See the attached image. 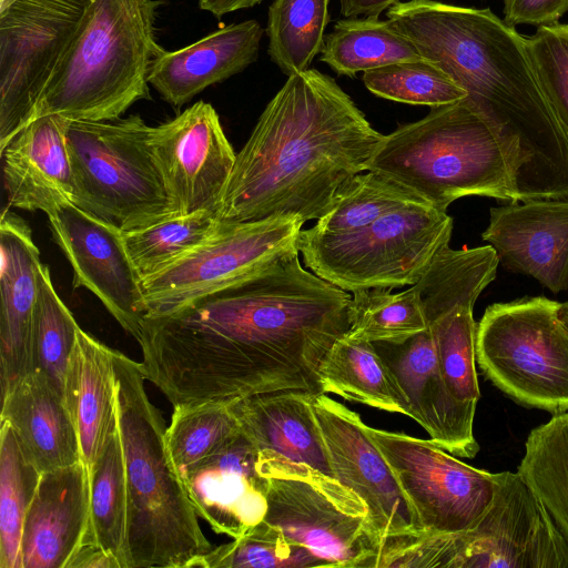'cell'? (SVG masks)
<instances>
[{
	"instance_id": "40",
	"label": "cell",
	"mask_w": 568,
	"mask_h": 568,
	"mask_svg": "<svg viewBox=\"0 0 568 568\" xmlns=\"http://www.w3.org/2000/svg\"><path fill=\"white\" fill-rule=\"evenodd\" d=\"M363 82L373 94L407 104L430 108L464 100L467 93L432 62L403 61L363 73Z\"/></svg>"
},
{
	"instance_id": "25",
	"label": "cell",
	"mask_w": 568,
	"mask_h": 568,
	"mask_svg": "<svg viewBox=\"0 0 568 568\" xmlns=\"http://www.w3.org/2000/svg\"><path fill=\"white\" fill-rule=\"evenodd\" d=\"M264 32L256 20H246L180 50H163L153 59L148 81L168 103L181 108L207 87L255 62Z\"/></svg>"
},
{
	"instance_id": "4",
	"label": "cell",
	"mask_w": 568,
	"mask_h": 568,
	"mask_svg": "<svg viewBox=\"0 0 568 568\" xmlns=\"http://www.w3.org/2000/svg\"><path fill=\"white\" fill-rule=\"evenodd\" d=\"M116 415L128 489V568H186L213 547L165 444L141 363L114 351Z\"/></svg>"
},
{
	"instance_id": "32",
	"label": "cell",
	"mask_w": 568,
	"mask_h": 568,
	"mask_svg": "<svg viewBox=\"0 0 568 568\" xmlns=\"http://www.w3.org/2000/svg\"><path fill=\"white\" fill-rule=\"evenodd\" d=\"M517 471L568 542V410L531 429Z\"/></svg>"
},
{
	"instance_id": "18",
	"label": "cell",
	"mask_w": 568,
	"mask_h": 568,
	"mask_svg": "<svg viewBox=\"0 0 568 568\" xmlns=\"http://www.w3.org/2000/svg\"><path fill=\"white\" fill-rule=\"evenodd\" d=\"M150 143L180 215L217 211L236 154L219 114L199 101L152 126Z\"/></svg>"
},
{
	"instance_id": "20",
	"label": "cell",
	"mask_w": 568,
	"mask_h": 568,
	"mask_svg": "<svg viewBox=\"0 0 568 568\" xmlns=\"http://www.w3.org/2000/svg\"><path fill=\"white\" fill-rule=\"evenodd\" d=\"M89 542L95 538L87 465L42 473L23 523L21 568H68Z\"/></svg>"
},
{
	"instance_id": "8",
	"label": "cell",
	"mask_w": 568,
	"mask_h": 568,
	"mask_svg": "<svg viewBox=\"0 0 568 568\" xmlns=\"http://www.w3.org/2000/svg\"><path fill=\"white\" fill-rule=\"evenodd\" d=\"M453 219L427 203L396 209L342 235L301 230L297 247L318 277L355 292L414 285L447 245Z\"/></svg>"
},
{
	"instance_id": "29",
	"label": "cell",
	"mask_w": 568,
	"mask_h": 568,
	"mask_svg": "<svg viewBox=\"0 0 568 568\" xmlns=\"http://www.w3.org/2000/svg\"><path fill=\"white\" fill-rule=\"evenodd\" d=\"M318 375L323 393L407 416V403L374 344L347 335L323 358Z\"/></svg>"
},
{
	"instance_id": "31",
	"label": "cell",
	"mask_w": 568,
	"mask_h": 568,
	"mask_svg": "<svg viewBox=\"0 0 568 568\" xmlns=\"http://www.w3.org/2000/svg\"><path fill=\"white\" fill-rule=\"evenodd\" d=\"M89 469L90 508L95 542L128 568V489L118 415Z\"/></svg>"
},
{
	"instance_id": "41",
	"label": "cell",
	"mask_w": 568,
	"mask_h": 568,
	"mask_svg": "<svg viewBox=\"0 0 568 568\" xmlns=\"http://www.w3.org/2000/svg\"><path fill=\"white\" fill-rule=\"evenodd\" d=\"M193 567L203 568H311L320 567L306 549L290 544L263 520L233 541L212 548Z\"/></svg>"
},
{
	"instance_id": "9",
	"label": "cell",
	"mask_w": 568,
	"mask_h": 568,
	"mask_svg": "<svg viewBox=\"0 0 568 568\" xmlns=\"http://www.w3.org/2000/svg\"><path fill=\"white\" fill-rule=\"evenodd\" d=\"M476 363L515 402L568 410V302L544 296L488 306L477 324Z\"/></svg>"
},
{
	"instance_id": "38",
	"label": "cell",
	"mask_w": 568,
	"mask_h": 568,
	"mask_svg": "<svg viewBox=\"0 0 568 568\" xmlns=\"http://www.w3.org/2000/svg\"><path fill=\"white\" fill-rule=\"evenodd\" d=\"M216 226L215 212L202 211L123 232V239L143 280L162 272L200 245Z\"/></svg>"
},
{
	"instance_id": "19",
	"label": "cell",
	"mask_w": 568,
	"mask_h": 568,
	"mask_svg": "<svg viewBox=\"0 0 568 568\" xmlns=\"http://www.w3.org/2000/svg\"><path fill=\"white\" fill-rule=\"evenodd\" d=\"M373 344L407 403V416L446 452L474 458L479 450L473 430L476 405L450 393L429 327L402 342Z\"/></svg>"
},
{
	"instance_id": "13",
	"label": "cell",
	"mask_w": 568,
	"mask_h": 568,
	"mask_svg": "<svg viewBox=\"0 0 568 568\" xmlns=\"http://www.w3.org/2000/svg\"><path fill=\"white\" fill-rule=\"evenodd\" d=\"M434 567L568 568V542L518 471H500L494 500L471 528L436 532Z\"/></svg>"
},
{
	"instance_id": "46",
	"label": "cell",
	"mask_w": 568,
	"mask_h": 568,
	"mask_svg": "<svg viewBox=\"0 0 568 568\" xmlns=\"http://www.w3.org/2000/svg\"><path fill=\"white\" fill-rule=\"evenodd\" d=\"M263 0H199V6L202 10L209 11L216 18L241 10L252 8Z\"/></svg>"
},
{
	"instance_id": "11",
	"label": "cell",
	"mask_w": 568,
	"mask_h": 568,
	"mask_svg": "<svg viewBox=\"0 0 568 568\" xmlns=\"http://www.w3.org/2000/svg\"><path fill=\"white\" fill-rule=\"evenodd\" d=\"M302 225L293 217L217 223L200 245L142 280L145 317L175 313L297 255Z\"/></svg>"
},
{
	"instance_id": "36",
	"label": "cell",
	"mask_w": 568,
	"mask_h": 568,
	"mask_svg": "<svg viewBox=\"0 0 568 568\" xmlns=\"http://www.w3.org/2000/svg\"><path fill=\"white\" fill-rule=\"evenodd\" d=\"M79 328L54 290L49 266L41 263L31 332L32 372L42 374L62 397Z\"/></svg>"
},
{
	"instance_id": "14",
	"label": "cell",
	"mask_w": 568,
	"mask_h": 568,
	"mask_svg": "<svg viewBox=\"0 0 568 568\" xmlns=\"http://www.w3.org/2000/svg\"><path fill=\"white\" fill-rule=\"evenodd\" d=\"M498 263L491 245L463 250L447 245L414 284L446 384L456 399L469 405L477 406L480 397L473 308L495 280Z\"/></svg>"
},
{
	"instance_id": "7",
	"label": "cell",
	"mask_w": 568,
	"mask_h": 568,
	"mask_svg": "<svg viewBox=\"0 0 568 568\" xmlns=\"http://www.w3.org/2000/svg\"><path fill=\"white\" fill-rule=\"evenodd\" d=\"M151 131L139 115L113 121L67 119L72 203L123 232L180 216L154 156Z\"/></svg>"
},
{
	"instance_id": "22",
	"label": "cell",
	"mask_w": 568,
	"mask_h": 568,
	"mask_svg": "<svg viewBox=\"0 0 568 568\" xmlns=\"http://www.w3.org/2000/svg\"><path fill=\"white\" fill-rule=\"evenodd\" d=\"M183 481L197 516L217 534L239 538L265 516L267 479L258 468V449L242 429Z\"/></svg>"
},
{
	"instance_id": "10",
	"label": "cell",
	"mask_w": 568,
	"mask_h": 568,
	"mask_svg": "<svg viewBox=\"0 0 568 568\" xmlns=\"http://www.w3.org/2000/svg\"><path fill=\"white\" fill-rule=\"evenodd\" d=\"M258 468L267 479L264 523L310 551L320 567L375 568L378 544L356 493L271 452L258 450Z\"/></svg>"
},
{
	"instance_id": "35",
	"label": "cell",
	"mask_w": 568,
	"mask_h": 568,
	"mask_svg": "<svg viewBox=\"0 0 568 568\" xmlns=\"http://www.w3.org/2000/svg\"><path fill=\"white\" fill-rule=\"evenodd\" d=\"M41 473L24 455L12 429L0 432V568H21L23 523Z\"/></svg>"
},
{
	"instance_id": "26",
	"label": "cell",
	"mask_w": 568,
	"mask_h": 568,
	"mask_svg": "<svg viewBox=\"0 0 568 568\" xmlns=\"http://www.w3.org/2000/svg\"><path fill=\"white\" fill-rule=\"evenodd\" d=\"M314 396L302 390H277L239 398L229 406L258 450L335 478L314 414Z\"/></svg>"
},
{
	"instance_id": "5",
	"label": "cell",
	"mask_w": 568,
	"mask_h": 568,
	"mask_svg": "<svg viewBox=\"0 0 568 568\" xmlns=\"http://www.w3.org/2000/svg\"><path fill=\"white\" fill-rule=\"evenodd\" d=\"M155 0H94L48 83L33 119L113 121L150 99L149 72L164 49L155 41Z\"/></svg>"
},
{
	"instance_id": "44",
	"label": "cell",
	"mask_w": 568,
	"mask_h": 568,
	"mask_svg": "<svg viewBox=\"0 0 568 568\" xmlns=\"http://www.w3.org/2000/svg\"><path fill=\"white\" fill-rule=\"evenodd\" d=\"M68 568H120V564L97 542H89L79 549Z\"/></svg>"
},
{
	"instance_id": "2",
	"label": "cell",
	"mask_w": 568,
	"mask_h": 568,
	"mask_svg": "<svg viewBox=\"0 0 568 568\" xmlns=\"http://www.w3.org/2000/svg\"><path fill=\"white\" fill-rule=\"evenodd\" d=\"M387 19L422 59L467 93L495 135L518 202L568 199V134L545 95L525 37L489 8L398 1Z\"/></svg>"
},
{
	"instance_id": "1",
	"label": "cell",
	"mask_w": 568,
	"mask_h": 568,
	"mask_svg": "<svg viewBox=\"0 0 568 568\" xmlns=\"http://www.w3.org/2000/svg\"><path fill=\"white\" fill-rule=\"evenodd\" d=\"M351 295L298 254L175 313L144 317L141 367L175 406L302 390L352 324Z\"/></svg>"
},
{
	"instance_id": "33",
	"label": "cell",
	"mask_w": 568,
	"mask_h": 568,
	"mask_svg": "<svg viewBox=\"0 0 568 568\" xmlns=\"http://www.w3.org/2000/svg\"><path fill=\"white\" fill-rule=\"evenodd\" d=\"M331 0H274L265 33L267 53L287 77L310 69L321 53Z\"/></svg>"
},
{
	"instance_id": "28",
	"label": "cell",
	"mask_w": 568,
	"mask_h": 568,
	"mask_svg": "<svg viewBox=\"0 0 568 568\" xmlns=\"http://www.w3.org/2000/svg\"><path fill=\"white\" fill-rule=\"evenodd\" d=\"M63 399L75 426L81 459L89 468L116 419L114 349L78 329Z\"/></svg>"
},
{
	"instance_id": "23",
	"label": "cell",
	"mask_w": 568,
	"mask_h": 568,
	"mask_svg": "<svg viewBox=\"0 0 568 568\" xmlns=\"http://www.w3.org/2000/svg\"><path fill=\"white\" fill-rule=\"evenodd\" d=\"M1 396L32 373L31 332L40 251L28 223L4 207L0 217Z\"/></svg>"
},
{
	"instance_id": "17",
	"label": "cell",
	"mask_w": 568,
	"mask_h": 568,
	"mask_svg": "<svg viewBox=\"0 0 568 568\" xmlns=\"http://www.w3.org/2000/svg\"><path fill=\"white\" fill-rule=\"evenodd\" d=\"M52 236L73 270V288L92 292L136 341L146 315L142 278L123 231L73 203L48 215Z\"/></svg>"
},
{
	"instance_id": "39",
	"label": "cell",
	"mask_w": 568,
	"mask_h": 568,
	"mask_svg": "<svg viewBox=\"0 0 568 568\" xmlns=\"http://www.w3.org/2000/svg\"><path fill=\"white\" fill-rule=\"evenodd\" d=\"M390 291L353 292L348 336L371 343L402 342L427 328L415 286L395 294Z\"/></svg>"
},
{
	"instance_id": "16",
	"label": "cell",
	"mask_w": 568,
	"mask_h": 568,
	"mask_svg": "<svg viewBox=\"0 0 568 568\" xmlns=\"http://www.w3.org/2000/svg\"><path fill=\"white\" fill-rule=\"evenodd\" d=\"M313 409L334 476L365 503L378 549L387 540L423 531L415 508L361 416L326 394L314 396Z\"/></svg>"
},
{
	"instance_id": "43",
	"label": "cell",
	"mask_w": 568,
	"mask_h": 568,
	"mask_svg": "<svg viewBox=\"0 0 568 568\" xmlns=\"http://www.w3.org/2000/svg\"><path fill=\"white\" fill-rule=\"evenodd\" d=\"M504 21L511 26H548L568 12V0H503Z\"/></svg>"
},
{
	"instance_id": "15",
	"label": "cell",
	"mask_w": 568,
	"mask_h": 568,
	"mask_svg": "<svg viewBox=\"0 0 568 568\" xmlns=\"http://www.w3.org/2000/svg\"><path fill=\"white\" fill-rule=\"evenodd\" d=\"M364 428L415 508L423 530H467L490 507L499 473L469 466L432 439L378 429L365 423Z\"/></svg>"
},
{
	"instance_id": "45",
	"label": "cell",
	"mask_w": 568,
	"mask_h": 568,
	"mask_svg": "<svg viewBox=\"0 0 568 568\" xmlns=\"http://www.w3.org/2000/svg\"><path fill=\"white\" fill-rule=\"evenodd\" d=\"M399 0H339L341 13L345 18L379 17Z\"/></svg>"
},
{
	"instance_id": "21",
	"label": "cell",
	"mask_w": 568,
	"mask_h": 568,
	"mask_svg": "<svg viewBox=\"0 0 568 568\" xmlns=\"http://www.w3.org/2000/svg\"><path fill=\"white\" fill-rule=\"evenodd\" d=\"M481 234L503 266L552 293L568 290V200H531L491 207Z\"/></svg>"
},
{
	"instance_id": "3",
	"label": "cell",
	"mask_w": 568,
	"mask_h": 568,
	"mask_svg": "<svg viewBox=\"0 0 568 568\" xmlns=\"http://www.w3.org/2000/svg\"><path fill=\"white\" fill-rule=\"evenodd\" d=\"M383 139L332 77L292 74L236 153L216 222L318 220L338 189L368 170Z\"/></svg>"
},
{
	"instance_id": "6",
	"label": "cell",
	"mask_w": 568,
	"mask_h": 568,
	"mask_svg": "<svg viewBox=\"0 0 568 568\" xmlns=\"http://www.w3.org/2000/svg\"><path fill=\"white\" fill-rule=\"evenodd\" d=\"M368 171L398 182L443 212L468 195L518 202L500 145L464 100L430 108L425 118L384 135Z\"/></svg>"
},
{
	"instance_id": "30",
	"label": "cell",
	"mask_w": 568,
	"mask_h": 568,
	"mask_svg": "<svg viewBox=\"0 0 568 568\" xmlns=\"http://www.w3.org/2000/svg\"><path fill=\"white\" fill-rule=\"evenodd\" d=\"M320 60L337 75L387 64L422 59L415 45L387 20L378 17L346 18L336 21L325 34Z\"/></svg>"
},
{
	"instance_id": "37",
	"label": "cell",
	"mask_w": 568,
	"mask_h": 568,
	"mask_svg": "<svg viewBox=\"0 0 568 568\" xmlns=\"http://www.w3.org/2000/svg\"><path fill=\"white\" fill-rule=\"evenodd\" d=\"M241 432L229 403L175 406L165 429L170 457L182 479Z\"/></svg>"
},
{
	"instance_id": "27",
	"label": "cell",
	"mask_w": 568,
	"mask_h": 568,
	"mask_svg": "<svg viewBox=\"0 0 568 568\" xmlns=\"http://www.w3.org/2000/svg\"><path fill=\"white\" fill-rule=\"evenodd\" d=\"M1 420L13 429L24 455L42 473L81 459L78 433L63 397L32 372L1 396Z\"/></svg>"
},
{
	"instance_id": "24",
	"label": "cell",
	"mask_w": 568,
	"mask_h": 568,
	"mask_svg": "<svg viewBox=\"0 0 568 568\" xmlns=\"http://www.w3.org/2000/svg\"><path fill=\"white\" fill-rule=\"evenodd\" d=\"M65 123L67 119L55 114L37 118L0 150L8 206L49 215L72 203Z\"/></svg>"
},
{
	"instance_id": "12",
	"label": "cell",
	"mask_w": 568,
	"mask_h": 568,
	"mask_svg": "<svg viewBox=\"0 0 568 568\" xmlns=\"http://www.w3.org/2000/svg\"><path fill=\"white\" fill-rule=\"evenodd\" d=\"M94 0H0V150L32 121Z\"/></svg>"
},
{
	"instance_id": "34",
	"label": "cell",
	"mask_w": 568,
	"mask_h": 568,
	"mask_svg": "<svg viewBox=\"0 0 568 568\" xmlns=\"http://www.w3.org/2000/svg\"><path fill=\"white\" fill-rule=\"evenodd\" d=\"M415 203L427 202L398 182L367 170L338 189L327 211L311 229L328 235L347 234L373 224L396 209Z\"/></svg>"
},
{
	"instance_id": "42",
	"label": "cell",
	"mask_w": 568,
	"mask_h": 568,
	"mask_svg": "<svg viewBox=\"0 0 568 568\" xmlns=\"http://www.w3.org/2000/svg\"><path fill=\"white\" fill-rule=\"evenodd\" d=\"M525 42L541 89L568 134V23L540 26Z\"/></svg>"
}]
</instances>
